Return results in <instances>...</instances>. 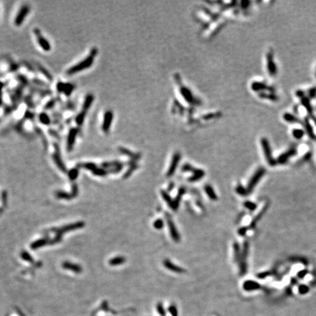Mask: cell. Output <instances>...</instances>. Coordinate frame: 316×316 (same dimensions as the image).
<instances>
[{"label":"cell","mask_w":316,"mask_h":316,"mask_svg":"<svg viewBox=\"0 0 316 316\" xmlns=\"http://www.w3.org/2000/svg\"><path fill=\"white\" fill-rule=\"evenodd\" d=\"M154 227L158 230H161L164 226V222L162 219H157L153 224Z\"/></svg>","instance_id":"1f68e13d"},{"label":"cell","mask_w":316,"mask_h":316,"mask_svg":"<svg viewBox=\"0 0 316 316\" xmlns=\"http://www.w3.org/2000/svg\"><path fill=\"white\" fill-rule=\"evenodd\" d=\"M283 119H284L286 122H289V123H299L304 125V123H303L299 119H298L296 116H294L293 114H289V113H286V114L283 115Z\"/></svg>","instance_id":"d6986e66"},{"label":"cell","mask_w":316,"mask_h":316,"mask_svg":"<svg viewBox=\"0 0 316 316\" xmlns=\"http://www.w3.org/2000/svg\"><path fill=\"white\" fill-rule=\"evenodd\" d=\"M165 219L167 221V225L168 227H169V230L170 232V234H171V238L175 242H179L180 241V236L179 233L178 231H177L176 225H175L174 222L171 219V217L169 214H165Z\"/></svg>","instance_id":"3957f363"},{"label":"cell","mask_w":316,"mask_h":316,"mask_svg":"<svg viewBox=\"0 0 316 316\" xmlns=\"http://www.w3.org/2000/svg\"><path fill=\"white\" fill-rule=\"evenodd\" d=\"M264 173H265V169H263V168H260L259 169H257L256 172L254 173L253 176H252L251 179H250L249 183H248V184H247V190L248 193H250V192L253 190V188L255 187V186L256 185L257 182H259V180L261 179V177L264 176Z\"/></svg>","instance_id":"277c9868"},{"label":"cell","mask_w":316,"mask_h":316,"mask_svg":"<svg viewBox=\"0 0 316 316\" xmlns=\"http://www.w3.org/2000/svg\"><path fill=\"white\" fill-rule=\"evenodd\" d=\"M180 158H181L180 153L178 152V151L175 152L172 158V160H171V165H170V166H169V170H168V172H167V173H166V176H167V177H171V176H172L173 174H174L175 171H176V170L177 169V166H178V165H179V162Z\"/></svg>","instance_id":"8992f818"},{"label":"cell","mask_w":316,"mask_h":316,"mask_svg":"<svg viewBox=\"0 0 316 316\" xmlns=\"http://www.w3.org/2000/svg\"><path fill=\"white\" fill-rule=\"evenodd\" d=\"M2 103V92H0V105Z\"/></svg>","instance_id":"ee69618b"},{"label":"cell","mask_w":316,"mask_h":316,"mask_svg":"<svg viewBox=\"0 0 316 316\" xmlns=\"http://www.w3.org/2000/svg\"><path fill=\"white\" fill-rule=\"evenodd\" d=\"M315 76H316V72H315Z\"/></svg>","instance_id":"f6af8a7d"},{"label":"cell","mask_w":316,"mask_h":316,"mask_svg":"<svg viewBox=\"0 0 316 316\" xmlns=\"http://www.w3.org/2000/svg\"><path fill=\"white\" fill-rule=\"evenodd\" d=\"M266 60H267V70L268 73L272 76H275L277 73V67L273 59V54L272 51H268L266 55Z\"/></svg>","instance_id":"ba28073f"},{"label":"cell","mask_w":316,"mask_h":316,"mask_svg":"<svg viewBox=\"0 0 316 316\" xmlns=\"http://www.w3.org/2000/svg\"><path fill=\"white\" fill-rule=\"evenodd\" d=\"M56 88H57V90L59 91V92H63L65 93L66 95L69 96L70 95L71 93L74 90L75 87L74 86L71 84V83H64L62 82H59V83H57V85H56Z\"/></svg>","instance_id":"8fae6325"},{"label":"cell","mask_w":316,"mask_h":316,"mask_svg":"<svg viewBox=\"0 0 316 316\" xmlns=\"http://www.w3.org/2000/svg\"><path fill=\"white\" fill-rule=\"evenodd\" d=\"M78 134V130L76 128H72L70 130L68 134V137H67V149L69 151H70L71 149L73 147V145L75 144V140H76V137H77Z\"/></svg>","instance_id":"4fadbf2b"},{"label":"cell","mask_w":316,"mask_h":316,"mask_svg":"<svg viewBox=\"0 0 316 316\" xmlns=\"http://www.w3.org/2000/svg\"><path fill=\"white\" fill-rule=\"evenodd\" d=\"M30 10V8L28 6V5H23V6L21 7V8L20 9L19 13L17 14V16H16V17L15 19L16 26L19 27L22 24L23 21H24L25 19H26L27 16L28 15Z\"/></svg>","instance_id":"5b68a950"},{"label":"cell","mask_w":316,"mask_h":316,"mask_svg":"<svg viewBox=\"0 0 316 316\" xmlns=\"http://www.w3.org/2000/svg\"><path fill=\"white\" fill-rule=\"evenodd\" d=\"M64 266H65L67 268H70L71 270H73L74 272H76L81 271V270H80V268L78 267V266H76V265H73V264H67L64 265Z\"/></svg>","instance_id":"8d00e7d4"},{"label":"cell","mask_w":316,"mask_h":316,"mask_svg":"<svg viewBox=\"0 0 316 316\" xmlns=\"http://www.w3.org/2000/svg\"><path fill=\"white\" fill-rule=\"evenodd\" d=\"M233 251H234V259L236 262H239L241 257V248L237 242L233 243Z\"/></svg>","instance_id":"cb8c5ba5"},{"label":"cell","mask_w":316,"mask_h":316,"mask_svg":"<svg viewBox=\"0 0 316 316\" xmlns=\"http://www.w3.org/2000/svg\"><path fill=\"white\" fill-rule=\"evenodd\" d=\"M163 265L166 268H168V269L169 270V271L175 272V273L180 274L185 272V270H184L183 268H181L179 266L173 264L171 261L168 260V259H165V260L163 261Z\"/></svg>","instance_id":"7c38bea8"},{"label":"cell","mask_w":316,"mask_h":316,"mask_svg":"<svg viewBox=\"0 0 316 316\" xmlns=\"http://www.w3.org/2000/svg\"><path fill=\"white\" fill-rule=\"evenodd\" d=\"M204 190H205L206 195H208V197L211 199V201H217V195L215 193V190L209 184H206L204 186Z\"/></svg>","instance_id":"ffe728a7"},{"label":"cell","mask_w":316,"mask_h":316,"mask_svg":"<svg viewBox=\"0 0 316 316\" xmlns=\"http://www.w3.org/2000/svg\"><path fill=\"white\" fill-rule=\"evenodd\" d=\"M296 150L295 149H291L288 151H286V152L283 153L282 154H281L278 158V160H278L279 163H284V162H286L287 160H288V158H289L290 157L296 154Z\"/></svg>","instance_id":"2e32d148"},{"label":"cell","mask_w":316,"mask_h":316,"mask_svg":"<svg viewBox=\"0 0 316 316\" xmlns=\"http://www.w3.org/2000/svg\"><path fill=\"white\" fill-rule=\"evenodd\" d=\"M303 126H304V127H305V130H306V132L308 134L309 137H310V138H312V139L315 140L316 139L315 135V133H314V130H313V129H312V125H310V122H309L308 118H305L304 119V125H303Z\"/></svg>","instance_id":"e0dca14e"},{"label":"cell","mask_w":316,"mask_h":316,"mask_svg":"<svg viewBox=\"0 0 316 316\" xmlns=\"http://www.w3.org/2000/svg\"><path fill=\"white\" fill-rule=\"evenodd\" d=\"M39 70H40V71H41V72L42 73H43V75H44V76H45V77H46L47 78H48V79L50 80V81H51V80L53 79V77L51 76V75L50 73H48V71H47L46 70H45V69L44 68V67L39 66Z\"/></svg>","instance_id":"e575fe53"},{"label":"cell","mask_w":316,"mask_h":316,"mask_svg":"<svg viewBox=\"0 0 316 316\" xmlns=\"http://www.w3.org/2000/svg\"><path fill=\"white\" fill-rule=\"evenodd\" d=\"M261 146H262L263 150L264 151L265 157H266V159L268 162V164L270 165H275L276 164V161L275 159L273 158V157H272L271 147H270V144L268 143V140L265 138H261Z\"/></svg>","instance_id":"7a4b0ae2"},{"label":"cell","mask_w":316,"mask_h":316,"mask_svg":"<svg viewBox=\"0 0 316 316\" xmlns=\"http://www.w3.org/2000/svg\"><path fill=\"white\" fill-rule=\"evenodd\" d=\"M54 161L56 162V163L57 164V165L59 166V167L61 169H62L63 171H65V168L64 167V165L62 163V162L61 159H60L59 154H56L54 155Z\"/></svg>","instance_id":"d6a6232c"},{"label":"cell","mask_w":316,"mask_h":316,"mask_svg":"<svg viewBox=\"0 0 316 316\" xmlns=\"http://www.w3.org/2000/svg\"><path fill=\"white\" fill-rule=\"evenodd\" d=\"M316 97V87H312L308 90V98L309 99H312Z\"/></svg>","instance_id":"d590c367"},{"label":"cell","mask_w":316,"mask_h":316,"mask_svg":"<svg viewBox=\"0 0 316 316\" xmlns=\"http://www.w3.org/2000/svg\"><path fill=\"white\" fill-rule=\"evenodd\" d=\"M3 87H4V84H3V83L0 81V92H2Z\"/></svg>","instance_id":"7bdbcfd3"},{"label":"cell","mask_w":316,"mask_h":316,"mask_svg":"<svg viewBox=\"0 0 316 316\" xmlns=\"http://www.w3.org/2000/svg\"><path fill=\"white\" fill-rule=\"evenodd\" d=\"M97 54H98V49L96 48H92L89 56L85 58V59H83V61L80 62L77 65L71 67L70 69L67 70L66 73L67 75H73L90 67L92 65L93 62H94V58H95Z\"/></svg>","instance_id":"6da1fadb"},{"label":"cell","mask_w":316,"mask_h":316,"mask_svg":"<svg viewBox=\"0 0 316 316\" xmlns=\"http://www.w3.org/2000/svg\"><path fill=\"white\" fill-rule=\"evenodd\" d=\"M157 310H158V312H159V314H160V315L165 316V310H164V308H163V307H162L161 303H159V304H158V305H157Z\"/></svg>","instance_id":"74e56055"},{"label":"cell","mask_w":316,"mask_h":316,"mask_svg":"<svg viewBox=\"0 0 316 316\" xmlns=\"http://www.w3.org/2000/svg\"><path fill=\"white\" fill-rule=\"evenodd\" d=\"M261 286L258 283L253 280H247L243 284V288L247 291H251V290H257L260 288Z\"/></svg>","instance_id":"9a60e30c"},{"label":"cell","mask_w":316,"mask_h":316,"mask_svg":"<svg viewBox=\"0 0 316 316\" xmlns=\"http://www.w3.org/2000/svg\"><path fill=\"white\" fill-rule=\"evenodd\" d=\"M160 193H161V195L162 198H163V200L165 201L166 204L169 205V207H171L173 210H176V208H175L174 205V201L171 198V197L169 195V193L164 190H161Z\"/></svg>","instance_id":"ac0fdd59"},{"label":"cell","mask_w":316,"mask_h":316,"mask_svg":"<svg viewBox=\"0 0 316 316\" xmlns=\"http://www.w3.org/2000/svg\"><path fill=\"white\" fill-rule=\"evenodd\" d=\"M184 193H185V189L183 187L180 188L179 191V193H178V195H177L176 198H175V200H174V205H175V208H176V210L177 209V208H178L179 205L180 201H181V199H182V197L183 196Z\"/></svg>","instance_id":"d4e9b609"},{"label":"cell","mask_w":316,"mask_h":316,"mask_svg":"<svg viewBox=\"0 0 316 316\" xmlns=\"http://www.w3.org/2000/svg\"><path fill=\"white\" fill-rule=\"evenodd\" d=\"M125 258L124 257H116L110 261V264L113 266H116V265L122 264L125 263Z\"/></svg>","instance_id":"83f0119b"},{"label":"cell","mask_w":316,"mask_h":316,"mask_svg":"<svg viewBox=\"0 0 316 316\" xmlns=\"http://www.w3.org/2000/svg\"><path fill=\"white\" fill-rule=\"evenodd\" d=\"M247 232V228H242L239 230L238 233L240 236H244Z\"/></svg>","instance_id":"b9f144b4"},{"label":"cell","mask_w":316,"mask_h":316,"mask_svg":"<svg viewBox=\"0 0 316 316\" xmlns=\"http://www.w3.org/2000/svg\"><path fill=\"white\" fill-rule=\"evenodd\" d=\"M308 288L306 286H301L299 288V291L301 293H306L308 291Z\"/></svg>","instance_id":"60d3db41"},{"label":"cell","mask_w":316,"mask_h":316,"mask_svg":"<svg viewBox=\"0 0 316 316\" xmlns=\"http://www.w3.org/2000/svg\"><path fill=\"white\" fill-rule=\"evenodd\" d=\"M296 95L299 98L302 99L303 98H304L305 97V93L304 91H302V90H297L296 92Z\"/></svg>","instance_id":"ab89813d"},{"label":"cell","mask_w":316,"mask_h":316,"mask_svg":"<svg viewBox=\"0 0 316 316\" xmlns=\"http://www.w3.org/2000/svg\"><path fill=\"white\" fill-rule=\"evenodd\" d=\"M301 104H302L303 106L306 108V110L307 111L308 114L310 115V116H313V115H312V113H313L312 111H313V110H312V108L311 106V104H310V99H309L308 97H304V98H303L302 99H301Z\"/></svg>","instance_id":"7402d4cb"},{"label":"cell","mask_w":316,"mask_h":316,"mask_svg":"<svg viewBox=\"0 0 316 316\" xmlns=\"http://www.w3.org/2000/svg\"><path fill=\"white\" fill-rule=\"evenodd\" d=\"M292 134H293L294 138H296V139H300L304 136V131L301 129H295L292 131Z\"/></svg>","instance_id":"f546056e"},{"label":"cell","mask_w":316,"mask_h":316,"mask_svg":"<svg viewBox=\"0 0 316 316\" xmlns=\"http://www.w3.org/2000/svg\"><path fill=\"white\" fill-rule=\"evenodd\" d=\"M251 87L253 90L255 91V92H262V91L266 90L272 93H274V92H275L274 87H268V86L266 85L265 83H263V82H254L253 84L251 85Z\"/></svg>","instance_id":"30bf717a"},{"label":"cell","mask_w":316,"mask_h":316,"mask_svg":"<svg viewBox=\"0 0 316 316\" xmlns=\"http://www.w3.org/2000/svg\"><path fill=\"white\" fill-rule=\"evenodd\" d=\"M169 312H171V314L172 316H178V312H177V309L174 305H171L169 307Z\"/></svg>","instance_id":"f35d334b"},{"label":"cell","mask_w":316,"mask_h":316,"mask_svg":"<svg viewBox=\"0 0 316 316\" xmlns=\"http://www.w3.org/2000/svg\"><path fill=\"white\" fill-rule=\"evenodd\" d=\"M39 119H40V121H41L42 123L45 125H48L51 122L50 119H49L48 116L46 114H45V113H42V114H40Z\"/></svg>","instance_id":"f1b7e54d"},{"label":"cell","mask_w":316,"mask_h":316,"mask_svg":"<svg viewBox=\"0 0 316 316\" xmlns=\"http://www.w3.org/2000/svg\"><path fill=\"white\" fill-rule=\"evenodd\" d=\"M93 100H94V96H93V94H87L84 100V102H83V111H86V112H87V111L88 110V109H89V108L91 107V105H92V104L93 103Z\"/></svg>","instance_id":"44dd1931"},{"label":"cell","mask_w":316,"mask_h":316,"mask_svg":"<svg viewBox=\"0 0 316 316\" xmlns=\"http://www.w3.org/2000/svg\"><path fill=\"white\" fill-rule=\"evenodd\" d=\"M259 97L261 98H264V99H268L272 101H277L279 100L278 97L274 93L269 92V93H266V92H260L259 93Z\"/></svg>","instance_id":"603a6c76"},{"label":"cell","mask_w":316,"mask_h":316,"mask_svg":"<svg viewBox=\"0 0 316 316\" xmlns=\"http://www.w3.org/2000/svg\"><path fill=\"white\" fill-rule=\"evenodd\" d=\"M119 150L122 153L127 155V156H130V158L134 159V160H136V159H138V158H139V154H135V153H133L132 151L127 150V149H125V148H119Z\"/></svg>","instance_id":"4316f807"},{"label":"cell","mask_w":316,"mask_h":316,"mask_svg":"<svg viewBox=\"0 0 316 316\" xmlns=\"http://www.w3.org/2000/svg\"><path fill=\"white\" fill-rule=\"evenodd\" d=\"M85 116H86V111H82L80 113V114H78V116H76V124L79 126L83 125V121H84V119H85Z\"/></svg>","instance_id":"484cf974"},{"label":"cell","mask_w":316,"mask_h":316,"mask_svg":"<svg viewBox=\"0 0 316 316\" xmlns=\"http://www.w3.org/2000/svg\"><path fill=\"white\" fill-rule=\"evenodd\" d=\"M180 92H181V94H182V95L183 96V98L185 99L186 101L188 102L189 103H195V100L194 99V97L193 96L191 92L187 88V87H184V86L180 87Z\"/></svg>","instance_id":"5bb4252c"},{"label":"cell","mask_w":316,"mask_h":316,"mask_svg":"<svg viewBox=\"0 0 316 316\" xmlns=\"http://www.w3.org/2000/svg\"><path fill=\"white\" fill-rule=\"evenodd\" d=\"M244 207H246L247 209L250 210V211H254V210L256 209V204L251 201H246L244 204Z\"/></svg>","instance_id":"836d02e7"},{"label":"cell","mask_w":316,"mask_h":316,"mask_svg":"<svg viewBox=\"0 0 316 316\" xmlns=\"http://www.w3.org/2000/svg\"><path fill=\"white\" fill-rule=\"evenodd\" d=\"M113 117H114V114L111 111H107L104 114L102 129L105 133L108 132V130H110L111 123L113 121Z\"/></svg>","instance_id":"9c48e42d"},{"label":"cell","mask_w":316,"mask_h":316,"mask_svg":"<svg viewBox=\"0 0 316 316\" xmlns=\"http://www.w3.org/2000/svg\"><path fill=\"white\" fill-rule=\"evenodd\" d=\"M236 193L240 195H246L248 194L247 190L245 187H243L242 184H239L238 185L236 186Z\"/></svg>","instance_id":"4dcf8cb0"},{"label":"cell","mask_w":316,"mask_h":316,"mask_svg":"<svg viewBox=\"0 0 316 316\" xmlns=\"http://www.w3.org/2000/svg\"><path fill=\"white\" fill-rule=\"evenodd\" d=\"M34 34H35L36 37H37V42L38 43H39L40 46H41L45 51H49L51 50L50 43H48V41H47L44 37H43V34H41V31L38 30V29H34Z\"/></svg>","instance_id":"52a82bcc"}]
</instances>
